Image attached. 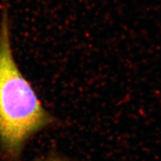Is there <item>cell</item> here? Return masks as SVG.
<instances>
[{"label":"cell","mask_w":161,"mask_h":161,"mask_svg":"<svg viewBox=\"0 0 161 161\" xmlns=\"http://www.w3.org/2000/svg\"><path fill=\"white\" fill-rule=\"evenodd\" d=\"M10 35L8 18L4 13L0 25V157L19 161L30 139L58 122L19 70Z\"/></svg>","instance_id":"6da1fadb"},{"label":"cell","mask_w":161,"mask_h":161,"mask_svg":"<svg viewBox=\"0 0 161 161\" xmlns=\"http://www.w3.org/2000/svg\"><path fill=\"white\" fill-rule=\"evenodd\" d=\"M35 161H69L65 157L60 155L56 152H50L49 154L37 158Z\"/></svg>","instance_id":"7a4b0ae2"}]
</instances>
